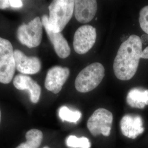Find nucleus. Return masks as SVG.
<instances>
[{
	"label": "nucleus",
	"instance_id": "obj_16",
	"mask_svg": "<svg viewBox=\"0 0 148 148\" xmlns=\"http://www.w3.org/2000/svg\"><path fill=\"white\" fill-rule=\"evenodd\" d=\"M59 116L63 121L76 123L82 116L81 112L78 110H72L66 106H63L59 110Z\"/></svg>",
	"mask_w": 148,
	"mask_h": 148
},
{
	"label": "nucleus",
	"instance_id": "obj_4",
	"mask_svg": "<svg viewBox=\"0 0 148 148\" xmlns=\"http://www.w3.org/2000/svg\"><path fill=\"white\" fill-rule=\"evenodd\" d=\"M16 70L13 46L10 41L0 37V82L10 84Z\"/></svg>",
	"mask_w": 148,
	"mask_h": 148
},
{
	"label": "nucleus",
	"instance_id": "obj_22",
	"mask_svg": "<svg viewBox=\"0 0 148 148\" xmlns=\"http://www.w3.org/2000/svg\"><path fill=\"white\" fill-rule=\"evenodd\" d=\"M1 110H0V123H1Z\"/></svg>",
	"mask_w": 148,
	"mask_h": 148
},
{
	"label": "nucleus",
	"instance_id": "obj_1",
	"mask_svg": "<svg viewBox=\"0 0 148 148\" xmlns=\"http://www.w3.org/2000/svg\"><path fill=\"white\" fill-rule=\"evenodd\" d=\"M140 37L132 35L122 42L118 49L113 64L114 74L118 79L130 80L134 76L142 53Z\"/></svg>",
	"mask_w": 148,
	"mask_h": 148
},
{
	"label": "nucleus",
	"instance_id": "obj_7",
	"mask_svg": "<svg viewBox=\"0 0 148 148\" xmlns=\"http://www.w3.org/2000/svg\"><path fill=\"white\" fill-rule=\"evenodd\" d=\"M96 38L97 32L95 27L90 25L79 27L74 34V51L79 54L87 53L94 46Z\"/></svg>",
	"mask_w": 148,
	"mask_h": 148
},
{
	"label": "nucleus",
	"instance_id": "obj_17",
	"mask_svg": "<svg viewBox=\"0 0 148 148\" xmlns=\"http://www.w3.org/2000/svg\"><path fill=\"white\" fill-rule=\"evenodd\" d=\"M68 147L73 148H90L91 143L90 140L85 137H77L75 136H69L66 139Z\"/></svg>",
	"mask_w": 148,
	"mask_h": 148
},
{
	"label": "nucleus",
	"instance_id": "obj_12",
	"mask_svg": "<svg viewBox=\"0 0 148 148\" xmlns=\"http://www.w3.org/2000/svg\"><path fill=\"white\" fill-rule=\"evenodd\" d=\"M97 11V2L95 0L74 1V14L77 21L87 23L95 17Z\"/></svg>",
	"mask_w": 148,
	"mask_h": 148
},
{
	"label": "nucleus",
	"instance_id": "obj_5",
	"mask_svg": "<svg viewBox=\"0 0 148 148\" xmlns=\"http://www.w3.org/2000/svg\"><path fill=\"white\" fill-rule=\"evenodd\" d=\"M43 25L40 17L37 16L27 24H23L17 30V38L22 45L27 47L38 46L42 41Z\"/></svg>",
	"mask_w": 148,
	"mask_h": 148
},
{
	"label": "nucleus",
	"instance_id": "obj_9",
	"mask_svg": "<svg viewBox=\"0 0 148 148\" xmlns=\"http://www.w3.org/2000/svg\"><path fill=\"white\" fill-rule=\"evenodd\" d=\"M16 69L21 74H37L41 68V63L36 57H27L19 49L14 51Z\"/></svg>",
	"mask_w": 148,
	"mask_h": 148
},
{
	"label": "nucleus",
	"instance_id": "obj_13",
	"mask_svg": "<svg viewBox=\"0 0 148 148\" xmlns=\"http://www.w3.org/2000/svg\"><path fill=\"white\" fill-rule=\"evenodd\" d=\"M13 83L17 90H27L29 92L30 101L32 103H38L40 98L41 88L40 86L30 76L18 74L13 79Z\"/></svg>",
	"mask_w": 148,
	"mask_h": 148
},
{
	"label": "nucleus",
	"instance_id": "obj_19",
	"mask_svg": "<svg viewBox=\"0 0 148 148\" xmlns=\"http://www.w3.org/2000/svg\"><path fill=\"white\" fill-rule=\"evenodd\" d=\"M10 7L12 8H21L23 5V1L21 0H10Z\"/></svg>",
	"mask_w": 148,
	"mask_h": 148
},
{
	"label": "nucleus",
	"instance_id": "obj_18",
	"mask_svg": "<svg viewBox=\"0 0 148 148\" xmlns=\"http://www.w3.org/2000/svg\"><path fill=\"white\" fill-rule=\"evenodd\" d=\"M139 21L141 29L148 35V5L144 7L140 11Z\"/></svg>",
	"mask_w": 148,
	"mask_h": 148
},
{
	"label": "nucleus",
	"instance_id": "obj_2",
	"mask_svg": "<svg viewBox=\"0 0 148 148\" xmlns=\"http://www.w3.org/2000/svg\"><path fill=\"white\" fill-rule=\"evenodd\" d=\"M49 16L47 25L55 32H61L70 21L74 12V1L55 0L48 7Z\"/></svg>",
	"mask_w": 148,
	"mask_h": 148
},
{
	"label": "nucleus",
	"instance_id": "obj_11",
	"mask_svg": "<svg viewBox=\"0 0 148 148\" xmlns=\"http://www.w3.org/2000/svg\"><path fill=\"white\" fill-rule=\"evenodd\" d=\"M120 124L122 134L130 139H136L144 131L142 118L138 115H125Z\"/></svg>",
	"mask_w": 148,
	"mask_h": 148
},
{
	"label": "nucleus",
	"instance_id": "obj_8",
	"mask_svg": "<svg viewBox=\"0 0 148 148\" xmlns=\"http://www.w3.org/2000/svg\"><path fill=\"white\" fill-rule=\"evenodd\" d=\"M70 75L68 68L55 66L49 69L45 81L46 88L54 94H57L62 90Z\"/></svg>",
	"mask_w": 148,
	"mask_h": 148
},
{
	"label": "nucleus",
	"instance_id": "obj_23",
	"mask_svg": "<svg viewBox=\"0 0 148 148\" xmlns=\"http://www.w3.org/2000/svg\"><path fill=\"white\" fill-rule=\"evenodd\" d=\"M43 148H50L49 147H47V146H46V147H43Z\"/></svg>",
	"mask_w": 148,
	"mask_h": 148
},
{
	"label": "nucleus",
	"instance_id": "obj_6",
	"mask_svg": "<svg viewBox=\"0 0 148 148\" xmlns=\"http://www.w3.org/2000/svg\"><path fill=\"white\" fill-rule=\"evenodd\" d=\"M113 115L111 112L104 108L97 109L88 119L87 127L94 137L102 134L109 137L111 133Z\"/></svg>",
	"mask_w": 148,
	"mask_h": 148
},
{
	"label": "nucleus",
	"instance_id": "obj_14",
	"mask_svg": "<svg viewBox=\"0 0 148 148\" xmlns=\"http://www.w3.org/2000/svg\"><path fill=\"white\" fill-rule=\"evenodd\" d=\"M126 101L131 107L144 109L148 106V90L142 88H134L128 93Z\"/></svg>",
	"mask_w": 148,
	"mask_h": 148
},
{
	"label": "nucleus",
	"instance_id": "obj_10",
	"mask_svg": "<svg viewBox=\"0 0 148 148\" xmlns=\"http://www.w3.org/2000/svg\"><path fill=\"white\" fill-rule=\"evenodd\" d=\"M48 18V16L47 15H44L42 17L41 21L47 32L48 38L53 45L54 51L59 57L66 58L69 57L71 53V49L68 41L61 32H55L48 29L47 25Z\"/></svg>",
	"mask_w": 148,
	"mask_h": 148
},
{
	"label": "nucleus",
	"instance_id": "obj_3",
	"mask_svg": "<svg viewBox=\"0 0 148 148\" xmlns=\"http://www.w3.org/2000/svg\"><path fill=\"white\" fill-rule=\"evenodd\" d=\"M105 76V68L100 63L90 64L82 69L77 76L75 86L81 93H87L95 89Z\"/></svg>",
	"mask_w": 148,
	"mask_h": 148
},
{
	"label": "nucleus",
	"instance_id": "obj_20",
	"mask_svg": "<svg viewBox=\"0 0 148 148\" xmlns=\"http://www.w3.org/2000/svg\"><path fill=\"white\" fill-rule=\"evenodd\" d=\"M10 7V0H0V9L5 10Z\"/></svg>",
	"mask_w": 148,
	"mask_h": 148
},
{
	"label": "nucleus",
	"instance_id": "obj_21",
	"mask_svg": "<svg viewBox=\"0 0 148 148\" xmlns=\"http://www.w3.org/2000/svg\"><path fill=\"white\" fill-rule=\"evenodd\" d=\"M141 58L148 59V46L147 47L145 48V49L143 51L142 53Z\"/></svg>",
	"mask_w": 148,
	"mask_h": 148
},
{
	"label": "nucleus",
	"instance_id": "obj_15",
	"mask_svg": "<svg viewBox=\"0 0 148 148\" xmlns=\"http://www.w3.org/2000/svg\"><path fill=\"white\" fill-rule=\"evenodd\" d=\"M27 141L16 148H38L42 143L43 133L37 129H32L25 134Z\"/></svg>",
	"mask_w": 148,
	"mask_h": 148
}]
</instances>
